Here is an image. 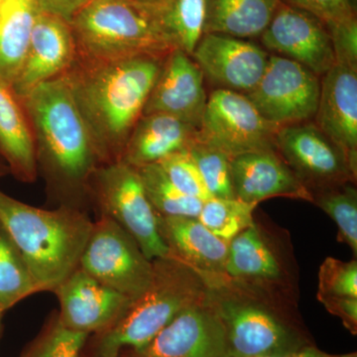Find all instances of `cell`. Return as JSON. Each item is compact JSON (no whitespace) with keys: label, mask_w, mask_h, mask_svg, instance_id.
<instances>
[{"label":"cell","mask_w":357,"mask_h":357,"mask_svg":"<svg viewBox=\"0 0 357 357\" xmlns=\"http://www.w3.org/2000/svg\"><path fill=\"white\" fill-rule=\"evenodd\" d=\"M158 164L169 181L185 196L203 203L213 198L188 151L171 155Z\"/></svg>","instance_id":"836d02e7"},{"label":"cell","mask_w":357,"mask_h":357,"mask_svg":"<svg viewBox=\"0 0 357 357\" xmlns=\"http://www.w3.org/2000/svg\"><path fill=\"white\" fill-rule=\"evenodd\" d=\"M79 267L131 301L146 290L153 273L152 260L133 237L105 215L93 222Z\"/></svg>","instance_id":"9c48e42d"},{"label":"cell","mask_w":357,"mask_h":357,"mask_svg":"<svg viewBox=\"0 0 357 357\" xmlns=\"http://www.w3.org/2000/svg\"><path fill=\"white\" fill-rule=\"evenodd\" d=\"M349 3H351V6L352 8H354V10H356V2L357 0H349Z\"/></svg>","instance_id":"60d3db41"},{"label":"cell","mask_w":357,"mask_h":357,"mask_svg":"<svg viewBox=\"0 0 357 357\" xmlns=\"http://www.w3.org/2000/svg\"><path fill=\"white\" fill-rule=\"evenodd\" d=\"M257 206L236 198H211L204 202L198 220L215 236L229 243L253 225Z\"/></svg>","instance_id":"f546056e"},{"label":"cell","mask_w":357,"mask_h":357,"mask_svg":"<svg viewBox=\"0 0 357 357\" xmlns=\"http://www.w3.org/2000/svg\"><path fill=\"white\" fill-rule=\"evenodd\" d=\"M147 4L176 49L192 56L204 35L208 0H150Z\"/></svg>","instance_id":"484cf974"},{"label":"cell","mask_w":357,"mask_h":357,"mask_svg":"<svg viewBox=\"0 0 357 357\" xmlns=\"http://www.w3.org/2000/svg\"><path fill=\"white\" fill-rule=\"evenodd\" d=\"M158 229L169 255L202 277L225 274L229 243L215 236L198 218L158 215Z\"/></svg>","instance_id":"44dd1931"},{"label":"cell","mask_w":357,"mask_h":357,"mask_svg":"<svg viewBox=\"0 0 357 357\" xmlns=\"http://www.w3.org/2000/svg\"><path fill=\"white\" fill-rule=\"evenodd\" d=\"M319 302L352 333H357V298H318Z\"/></svg>","instance_id":"8d00e7d4"},{"label":"cell","mask_w":357,"mask_h":357,"mask_svg":"<svg viewBox=\"0 0 357 357\" xmlns=\"http://www.w3.org/2000/svg\"><path fill=\"white\" fill-rule=\"evenodd\" d=\"M312 203L325 211L337 227V241L357 255L356 183H344L311 192Z\"/></svg>","instance_id":"83f0119b"},{"label":"cell","mask_w":357,"mask_h":357,"mask_svg":"<svg viewBox=\"0 0 357 357\" xmlns=\"http://www.w3.org/2000/svg\"><path fill=\"white\" fill-rule=\"evenodd\" d=\"M53 293L60 302L58 317L63 326L89 335L114 325L133 302L102 285L79 267Z\"/></svg>","instance_id":"2e32d148"},{"label":"cell","mask_w":357,"mask_h":357,"mask_svg":"<svg viewBox=\"0 0 357 357\" xmlns=\"http://www.w3.org/2000/svg\"><path fill=\"white\" fill-rule=\"evenodd\" d=\"M332 40L335 63L357 70L356 16L326 25Z\"/></svg>","instance_id":"e575fe53"},{"label":"cell","mask_w":357,"mask_h":357,"mask_svg":"<svg viewBox=\"0 0 357 357\" xmlns=\"http://www.w3.org/2000/svg\"><path fill=\"white\" fill-rule=\"evenodd\" d=\"M206 301L225 328L232 357H260L314 344L299 306L232 280L203 277Z\"/></svg>","instance_id":"3957f363"},{"label":"cell","mask_w":357,"mask_h":357,"mask_svg":"<svg viewBox=\"0 0 357 357\" xmlns=\"http://www.w3.org/2000/svg\"><path fill=\"white\" fill-rule=\"evenodd\" d=\"M234 198L258 204L265 199L289 198L312 203V197L276 151L251 152L230 161Z\"/></svg>","instance_id":"d6986e66"},{"label":"cell","mask_w":357,"mask_h":357,"mask_svg":"<svg viewBox=\"0 0 357 357\" xmlns=\"http://www.w3.org/2000/svg\"><path fill=\"white\" fill-rule=\"evenodd\" d=\"M191 57L218 89L248 95L259 83L269 55L248 40L204 33Z\"/></svg>","instance_id":"9a60e30c"},{"label":"cell","mask_w":357,"mask_h":357,"mask_svg":"<svg viewBox=\"0 0 357 357\" xmlns=\"http://www.w3.org/2000/svg\"><path fill=\"white\" fill-rule=\"evenodd\" d=\"M225 275L255 290L299 306V266L290 234L255 217L229 243Z\"/></svg>","instance_id":"52a82bcc"},{"label":"cell","mask_w":357,"mask_h":357,"mask_svg":"<svg viewBox=\"0 0 357 357\" xmlns=\"http://www.w3.org/2000/svg\"><path fill=\"white\" fill-rule=\"evenodd\" d=\"M204 79L191 56L180 49L170 52L164 59L143 114H168L199 128L208 100Z\"/></svg>","instance_id":"ac0fdd59"},{"label":"cell","mask_w":357,"mask_h":357,"mask_svg":"<svg viewBox=\"0 0 357 357\" xmlns=\"http://www.w3.org/2000/svg\"><path fill=\"white\" fill-rule=\"evenodd\" d=\"M39 0H3L0 6V81L13 86L29 48Z\"/></svg>","instance_id":"cb8c5ba5"},{"label":"cell","mask_w":357,"mask_h":357,"mask_svg":"<svg viewBox=\"0 0 357 357\" xmlns=\"http://www.w3.org/2000/svg\"><path fill=\"white\" fill-rule=\"evenodd\" d=\"M187 151L213 198H234L230 172L231 159L227 155L206 144L199 138Z\"/></svg>","instance_id":"4dcf8cb0"},{"label":"cell","mask_w":357,"mask_h":357,"mask_svg":"<svg viewBox=\"0 0 357 357\" xmlns=\"http://www.w3.org/2000/svg\"><path fill=\"white\" fill-rule=\"evenodd\" d=\"M0 222L20 251L39 292H54L79 266L93 227L88 211L44 210L0 191Z\"/></svg>","instance_id":"277c9868"},{"label":"cell","mask_w":357,"mask_h":357,"mask_svg":"<svg viewBox=\"0 0 357 357\" xmlns=\"http://www.w3.org/2000/svg\"><path fill=\"white\" fill-rule=\"evenodd\" d=\"M8 174H10L8 166H7L6 161L2 159V157L0 156V178L6 177Z\"/></svg>","instance_id":"ab89813d"},{"label":"cell","mask_w":357,"mask_h":357,"mask_svg":"<svg viewBox=\"0 0 357 357\" xmlns=\"http://www.w3.org/2000/svg\"><path fill=\"white\" fill-rule=\"evenodd\" d=\"M91 0H39L42 10L55 14L68 22Z\"/></svg>","instance_id":"74e56055"},{"label":"cell","mask_w":357,"mask_h":357,"mask_svg":"<svg viewBox=\"0 0 357 357\" xmlns=\"http://www.w3.org/2000/svg\"><path fill=\"white\" fill-rule=\"evenodd\" d=\"M98 215L114 220L133 237L149 260L168 255L158 229V213L148 199L137 169L123 163L100 165L89 185Z\"/></svg>","instance_id":"ba28073f"},{"label":"cell","mask_w":357,"mask_h":357,"mask_svg":"<svg viewBox=\"0 0 357 357\" xmlns=\"http://www.w3.org/2000/svg\"><path fill=\"white\" fill-rule=\"evenodd\" d=\"M138 173L148 199L159 215L198 218L203 202L185 196L167 178L159 164L140 167Z\"/></svg>","instance_id":"f1b7e54d"},{"label":"cell","mask_w":357,"mask_h":357,"mask_svg":"<svg viewBox=\"0 0 357 357\" xmlns=\"http://www.w3.org/2000/svg\"><path fill=\"white\" fill-rule=\"evenodd\" d=\"M276 149L310 194L344 183H356L357 169L349 156L314 121L279 128Z\"/></svg>","instance_id":"7c38bea8"},{"label":"cell","mask_w":357,"mask_h":357,"mask_svg":"<svg viewBox=\"0 0 357 357\" xmlns=\"http://www.w3.org/2000/svg\"><path fill=\"white\" fill-rule=\"evenodd\" d=\"M89 337L65 328L57 314L20 357H82Z\"/></svg>","instance_id":"1f68e13d"},{"label":"cell","mask_w":357,"mask_h":357,"mask_svg":"<svg viewBox=\"0 0 357 357\" xmlns=\"http://www.w3.org/2000/svg\"><path fill=\"white\" fill-rule=\"evenodd\" d=\"M70 24L77 58L166 57L176 49L154 11L137 0H91Z\"/></svg>","instance_id":"8992f818"},{"label":"cell","mask_w":357,"mask_h":357,"mask_svg":"<svg viewBox=\"0 0 357 357\" xmlns=\"http://www.w3.org/2000/svg\"><path fill=\"white\" fill-rule=\"evenodd\" d=\"M357 298V261L326 257L319 271L317 298Z\"/></svg>","instance_id":"d6a6232c"},{"label":"cell","mask_w":357,"mask_h":357,"mask_svg":"<svg viewBox=\"0 0 357 357\" xmlns=\"http://www.w3.org/2000/svg\"><path fill=\"white\" fill-rule=\"evenodd\" d=\"M2 2H3V0H0V6H1Z\"/></svg>","instance_id":"ee69618b"},{"label":"cell","mask_w":357,"mask_h":357,"mask_svg":"<svg viewBox=\"0 0 357 357\" xmlns=\"http://www.w3.org/2000/svg\"><path fill=\"white\" fill-rule=\"evenodd\" d=\"M76 58V41L70 22L41 9L24 62L11 86L14 95L22 100L39 84L64 75Z\"/></svg>","instance_id":"e0dca14e"},{"label":"cell","mask_w":357,"mask_h":357,"mask_svg":"<svg viewBox=\"0 0 357 357\" xmlns=\"http://www.w3.org/2000/svg\"><path fill=\"white\" fill-rule=\"evenodd\" d=\"M284 3L302 9L319 18L325 25L354 17L356 11L349 0H281Z\"/></svg>","instance_id":"d590c367"},{"label":"cell","mask_w":357,"mask_h":357,"mask_svg":"<svg viewBox=\"0 0 357 357\" xmlns=\"http://www.w3.org/2000/svg\"><path fill=\"white\" fill-rule=\"evenodd\" d=\"M0 156L11 175L23 183L38 176L36 149L31 126L20 98L0 81Z\"/></svg>","instance_id":"603a6c76"},{"label":"cell","mask_w":357,"mask_h":357,"mask_svg":"<svg viewBox=\"0 0 357 357\" xmlns=\"http://www.w3.org/2000/svg\"><path fill=\"white\" fill-rule=\"evenodd\" d=\"M137 1L142 2V3H148V2L150 1V0H137Z\"/></svg>","instance_id":"b9f144b4"},{"label":"cell","mask_w":357,"mask_h":357,"mask_svg":"<svg viewBox=\"0 0 357 357\" xmlns=\"http://www.w3.org/2000/svg\"><path fill=\"white\" fill-rule=\"evenodd\" d=\"M321 79L304 66L270 55L259 83L245 95L275 128L312 121L318 109Z\"/></svg>","instance_id":"8fae6325"},{"label":"cell","mask_w":357,"mask_h":357,"mask_svg":"<svg viewBox=\"0 0 357 357\" xmlns=\"http://www.w3.org/2000/svg\"><path fill=\"white\" fill-rule=\"evenodd\" d=\"M260 37L267 50L299 63L319 77L335 65L332 40L325 23L284 2Z\"/></svg>","instance_id":"5bb4252c"},{"label":"cell","mask_w":357,"mask_h":357,"mask_svg":"<svg viewBox=\"0 0 357 357\" xmlns=\"http://www.w3.org/2000/svg\"><path fill=\"white\" fill-rule=\"evenodd\" d=\"M152 265L146 290L114 325L93 335L86 357H119L141 349L181 312L206 299L203 277L184 262L168 255L155 258Z\"/></svg>","instance_id":"5b68a950"},{"label":"cell","mask_w":357,"mask_h":357,"mask_svg":"<svg viewBox=\"0 0 357 357\" xmlns=\"http://www.w3.org/2000/svg\"><path fill=\"white\" fill-rule=\"evenodd\" d=\"M281 0H208L204 33L248 39L261 36Z\"/></svg>","instance_id":"d4e9b609"},{"label":"cell","mask_w":357,"mask_h":357,"mask_svg":"<svg viewBox=\"0 0 357 357\" xmlns=\"http://www.w3.org/2000/svg\"><path fill=\"white\" fill-rule=\"evenodd\" d=\"M38 292L20 251L0 222V311Z\"/></svg>","instance_id":"4316f807"},{"label":"cell","mask_w":357,"mask_h":357,"mask_svg":"<svg viewBox=\"0 0 357 357\" xmlns=\"http://www.w3.org/2000/svg\"><path fill=\"white\" fill-rule=\"evenodd\" d=\"M119 357H232L225 328L206 299L181 312L146 345Z\"/></svg>","instance_id":"4fadbf2b"},{"label":"cell","mask_w":357,"mask_h":357,"mask_svg":"<svg viewBox=\"0 0 357 357\" xmlns=\"http://www.w3.org/2000/svg\"><path fill=\"white\" fill-rule=\"evenodd\" d=\"M198 138V128L164 114H143L134 126L119 160L133 168L158 164L187 151Z\"/></svg>","instance_id":"7402d4cb"},{"label":"cell","mask_w":357,"mask_h":357,"mask_svg":"<svg viewBox=\"0 0 357 357\" xmlns=\"http://www.w3.org/2000/svg\"><path fill=\"white\" fill-rule=\"evenodd\" d=\"M260 357H357V354L356 352L347 354H331L321 351L316 345L311 344L291 351Z\"/></svg>","instance_id":"f35d334b"},{"label":"cell","mask_w":357,"mask_h":357,"mask_svg":"<svg viewBox=\"0 0 357 357\" xmlns=\"http://www.w3.org/2000/svg\"><path fill=\"white\" fill-rule=\"evenodd\" d=\"M0 333H1V324H0Z\"/></svg>","instance_id":"f6af8a7d"},{"label":"cell","mask_w":357,"mask_h":357,"mask_svg":"<svg viewBox=\"0 0 357 357\" xmlns=\"http://www.w3.org/2000/svg\"><path fill=\"white\" fill-rule=\"evenodd\" d=\"M20 100L51 198L59 206L86 211L89 182L102 163L67 77L45 82Z\"/></svg>","instance_id":"6da1fadb"},{"label":"cell","mask_w":357,"mask_h":357,"mask_svg":"<svg viewBox=\"0 0 357 357\" xmlns=\"http://www.w3.org/2000/svg\"><path fill=\"white\" fill-rule=\"evenodd\" d=\"M2 314H3V312L0 311V324H1Z\"/></svg>","instance_id":"7bdbcfd3"},{"label":"cell","mask_w":357,"mask_h":357,"mask_svg":"<svg viewBox=\"0 0 357 357\" xmlns=\"http://www.w3.org/2000/svg\"><path fill=\"white\" fill-rule=\"evenodd\" d=\"M314 119L357 169V70L335 63L321 77Z\"/></svg>","instance_id":"ffe728a7"},{"label":"cell","mask_w":357,"mask_h":357,"mask_svg":"<svg viewBox=\"0 0 357 357\" xmlns=\"http://www.w3.org/2000/svg\"><path fill=\"white\" fill-rule=\"evenodd\" d=\"M277 130L248 96L217 89L206 100L198 138L232 159L251 152H277Z\"/></svg>","instance_id":"30bf717a"},{"label":"cell","mask_w":357,"mask_h":357,"mask_svg":"<svg viewBox=\"0 0 357 357\" xmlns=\"http://www.w3.org/2000/svg\"><path fill=\"white\" fill-rule=\"evenodd\" d=\"M165 57L76 58L65 73L102 165L119 162Z\"/></svg>","instance_id":"7a4b0ae2"}]
</instances>
